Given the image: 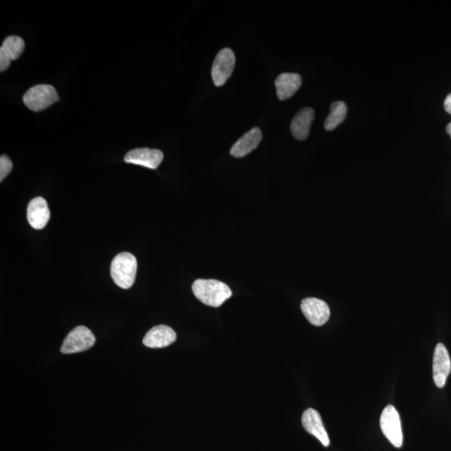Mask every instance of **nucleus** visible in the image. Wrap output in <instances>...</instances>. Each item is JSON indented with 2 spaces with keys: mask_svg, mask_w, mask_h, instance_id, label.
Returning a JSON list of instances; mask_svg holds the SVG:
<instances>
[{
  "mask_svg": "<svg viewBox=\"0 0 451 451\" xmlns=\"http://www.w3.org/2000/svg\"><path fill=\"white\" fill-rule=\"evenodd\" d=\"M12 168H13V163H12L9 156L2 155L1 158H0V180L1 182L10 174Z\"/></svg>",
  "mask_w": 451,
  "mask_h": 451,
  "instance_id": "a211bd4d",
  "label": "nucleus"
},
{
  "mask_svg": "<svg viewBox=\"0 0 451 451\" xmlns=\"http://www.w3.org/2000/svg\"><path fill=\"white\" fill-rule=\"evenodd\" d=\"M446 132L451 137V123L448 125H447Z\"/></svg>",
  "mask_w": 451,
  "mask_h": 451,
  "instance_id": "aec40b11",
  "label": "nucleus"
},
{
  "mask_svg": "<svg viewBox=\"0 0 451 451\" xmlns=\"http://www.w3.org/2000/svg\"><path fill=\"white\" fill-rule=\"evenodd\" d=\"M192 292L199 301L211 307L218 308L233 296L224 282L215 280H198L192 284Z\"/></svg>",
  "mask_w": 451,
  "mask_h": 451,
  "instance_id": "f257e3e1",
  "label": "nucleus"
},
{
  "mask_svg": "<svg viewBox=\"0 0 451 451\" xmlns=\"http://www.w3.org/2000/svg\"><path fill=\"white\" fill-rule=\"evenodd\" d=\"M302 78L296 73H282L277 77L275 86L278 99L285 101L291 98L300 88Z\"/></svg>",
  "mask_w": 451,
  "mask_h": 451,
  "instance_id": "dca6fc26",
  "label": "nucleus"
},
{
  "mask_svg": "<svg viewBox=\"0 0 451 451\" xmlns=\"http://www.w3.org/2000/svg\"><path fill=\"white\" fill-rule=\"evenodd\" d=\"M50 218V211L45 199L35 198L29 203L27 209V219L33 229L41 230L45 229Z\"/></svg>",
  "mask_w": 451,
  "mask_h": 451,
  "instance_id": "9d476101",
  "label": "nucleus"
},
{
  "mask_svg": "<svg viewBox=\"0 0 451 451\" xmlns=\"http://www.w3.org/2000/svg\"><path fill=\"white\" fill-rule=\"evenodd\" d=\"M164 158L162 151L156 149L138 148L127 153L125 156V162L139 165L150 169H156Z\"/></svg>",
  "mask_w": 451,
  "mask_h": 451,
  "instance_id": "1a4fd4ad",
  "label": "nucleus"
},
{
  "mask_svg": "<svg viewBox=\"0 0 451 451\" xmlns=\"http://www.w3.org/2000/svg\"><path fill=\"white\" fill-rule=\"evenodd\" d=\"M137 260L130 253H121L112 260L111 274L112 280L118 287L128 289L132 287L136 280Z\"/></svg>",
  "mask_w": 451,
  "mask_h": 451,
  "instance_id": "f03ea898",
  "label": "nucleus"
},
{
  "mask_svg": "<svg viewBox=\"0 0 451 451\" xmlns=\"http://www.w3.org/2000/svg\"><path fill=\"white\" fill-rule=\"evenodd\" d=\"M96 343V337L88 328L78 326L69 333L61 348L65 355L76 354L90 350Z\"/></svg>",
  "mask_w": 451,
  "mask_h": 451,
  "instance_id": "39448f33",
  "label": "nucleus"
},
{
  "mask_svg": "<svg viewBox=\"0 0 451 451\" xmlns=\"http://www.w3.org/2000/svg\"><path fill=\"white\" fill-rule=\"evenodd\" d=\"M379 423L384 437L396 448H401L403 445L401 421L395 406L390 405L384 408Z\"/></svg>",
  "mask_w": 451,
  "mask_h": 451,
  "instance_id": "20e7f679",
  "label": "nucleus"
},
{
  "mask_svg": "<svg viewBox=\"0 0 451 451\" xmlns=\"http://www.w3.org/2000/svg\"><path fill=\"white\" fill-rule=\"evenodd\" d=\"M176 339V333L167 325H158L149 331L144 337L143 344L148 348H160L169 346Z\"/></svg>",
  "mask_w": 451,
  "mask_h": 451,
  "instance_id": "f8f14e48",
  "label": "nucleus"
},
{
  "mask_svg": "<svg viewBox=\"0 0 451 451\" xmlns=\"http://www.w3.org/2000/svg\"><path fill=\"white\" fill-rule=\"evenodd\" d=\"M313 119H315V111L312 108L301 109L293 117L290 127L294 138L300 140L307 139Z\"/></svg>",
  "mask_w": 451,
  "mask_h": 451,
  "instance_id": "2eb2a0df",
  "label": "nucleus"
},
{
  "mask_svg": "<svg viewBox=\"0 0 451 451\" xmlns=\"http://www.w3.org/2000/svg\"><path fill=\"white\" fill-rule=\"evenodd\" d=\"M235 63L236 58L233 51L229 48L223 49L217 54L211 68V77L216 86H222L229 79L233 72Z\"/></svg>",
  "mask_w": 451,
  "mask_h": 451,
  "instance_id": "423d86ee",
  "label": "nucleus"
},
{
  "mask_svg": "<svg viewBox=\"0 0 451 451\" xmlns=\"http://www.w3.org/2000/svg\"><path fill=\"white\" fill-rule=\"evenodd\" d=\"M25 50V42L19 36H9L3 42L0 48V72H3L10 67L11 62L21 56Z\"/></svg>",
  "mask_w": 451,
  "mask_h": 451,
  "instance_id": "9b49d317",
  "label": "nucleus"
},
{
  "mask_svg": "<svg viewBox=\"0 0 451 451\" xmlns=\"http://www.w3.org/2000/svg\"><path fill=\"white\" fill-rule=\"evenodd\" d=\"M262 139V134L260 129L254 127L252 130L247 132L233 145L230 151V154L236 158H244L258 147Z\"/></svg>",
  "mask_w": 451,
  "mask_h": 451,
  "instance_id": "4468645a",
  "label": "nucleus"
},
{
  "mask_svg": "<svg viewBox=\"0 0 451 451\" xmlns=\"http://www.w3.org/2000/svg\"><path fill=\"white\" fill-rule=\"evenodd\" d=\"M302 423L304 428L309 434L315 437L324 446L328 447L331 444L328 435L319 412L313 409L305 410L302 417Z\"/></svg>",
  "mask_w": 451,
  "mask_h": 451,
  "instance_id": "ddd939ff",
  "label": "nucleus"
},
{
  "mask_svg": "<svg viewBox=\"0 0 451 451\" xmlns=\"http://www.w3.org/2000/svg\"><path fill=\"white\" fill-rule=\"evenodd\" d=\"M444 107L445 111L451 115V93L445 98Z\"/></svg>",
  "mask_w": 451,
  "mask_h": 451,
  "instance_id": "6ab92c4d",
  "label": "nucleus"
},
{
  "mask_svg": "<svg viewBox=\"0 0 451 451\" xmlns=\"http://www.w3.org/2000/svg\"><path fill=\"white\" fill-rule=\"evenodd\" d=\"M301 309L306 319L315 326H322L326 324L331 316V309L328 304L315 297H308L302 301Z\"/></svg>",
  "mask_w": 451,
  "mask_h": 451,
  "instance_id": "0eeeda50",
  "label": "nucleus"
},
{
  "mask_svg": "<svg viewBox=\"0 0 451 451\" xmlns=\"http://www.w3.org/2000/svg\"><path fill=\"white\" fill-rule=\"evenodd\" d=\"M59 101V95L54 86L37 85L27 90L23 97V104L31 111L39 112L50 107Z\"/></svg>",
  "mask_w": 451,
  "mask_h": 451,
  "instance_id": "7ed1b4c3",
  "label": "nucleus"
},
{
  "mask_svg": "<svg viewBox=\"0 0 451 451\" xmlns=\"http://www.w3.org/2000/svg\"><path fill=\"white\" fill-rule=\"evenodd\" d=\"M347 116V107L343 101H336L331 105V112L324 121V128L333 131L343 123Z\"/></svg>",
  "mask_w": 451,
  "mask_h": 451,
  "instance_id": "f3484780",
  "label": "nucleus"
},
{
  "mask_svg": "<svg viewBox=\"0 0 451 451\" xmlns=\"http://www.w3.org/2000/svg\"><path fill=\"white\" fill-rule=\"evenodd\" d=\"M450 371L451 361L448 350L444 344H438L433 358V379L435 386L438 388L444 387Z\"/></svg>",
  "mask_w": 451,
  "mask_h": 451,
  "instance_id": "6e6552de",
  "label": "nucleus"
}]
</instances>
